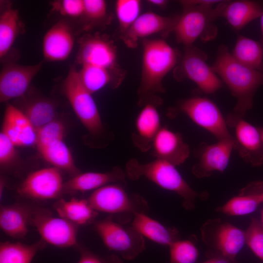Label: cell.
<instances>
[{"label":"cell","mask_w":263,"mask_h":263,"mask_svg":"<svg viewBox=\"0 0 263 263\" xmlns=\"http://www.w3.org/2000/svg\"><path fill=\"white\" fill-rule=\"evenodd\" d=\"M141 5V1L139 0L116 1L115 12L122 36L140 15Z\"/></svg>","instance_id":"obj_34"},{"label":"cell","mask_w":263,"mask_h":263,"mask_svg":"<svg viewBox=\"0 0 263 263\" xmlns=\"http://www.w3.org/2000/svg\"><path fill=\"white\" fill-rule=\"evenodd\" d=\"M179 109L197 125L209 132L218 141L233 139L226 120L217 106L209 99L202 97L189 98L180 103Z\"/></svg>","instance_id":"obj_8"},{"label":"cell","mask_w":263,"mask_h":263,"mask_svg":"<svg viewBox=\"0 0 263 263\" xmlns=\"http://www.w3.org/2000/svg\"><path fill=\"white\" fill-rule=\"evenodd\" d=\"M65 127L63 123L54 120L36 130L37 148L45 146L58 140L63 139Z\"/></svg>","instance_id":"obj_36"},{"label":"cell","mask_w":263,"mask_h":263,"mask_svg":"<svg viewBox=\"0 0 263 263\" xmlns=\"http://www.w3.org/2000/svg\"><path fill=\"white\" fill-rule=\"evenodd\" d=\"M64 184L59 169L44 168L29 174L17 191L20 196L32 200H51L63 193Z\"/></svg>","instance_id":"obj_12"},{"label":"cell","mask_w":263,"mask_h":263,"mask_svg":"<svg viewBox=\"0 0 263 263\" xmlns=\"http://www.w3.org/2000/svg\"><path fill=\"white\" fill-rule=\"evenodd\" d=\"M245 237L249 247L263 262V228L261 222L252 219L245 232Z\"/></svg>","instance_id":"obj_37"},{"label":"cell","mask_w":263,"mask_h":263,"mask_svg":"<svg viewBox=\"0 0 263 263\" xmlns=\"http://www.w3.org/2000/svg\"></svg>","instance_id":"obj_48"},{"label":"cell","mask_w":263,"mask_h":263,"mask_svg":"<svg viewBox=\"0 0 263 263\" xmlns=\"http://www.w3.org/2000/svg\"><path fill=\"white\" fill-rule=\"evenodd\" d=\"M115 221L112 216L97 221L94 229L105 246L127 260H132L145 249L144 237L132 226Z\"/></svg>","instance_id":"obj_7"},{"label":"cell","mask_w":263,"mask_h":263,"mask_svg":"<svg viewBox=\"0 0 263 263\" xmlns=\"http://www.w3.org/2000/svg\"><path fill=\"white\" fill-rule=\"evenodd\" d=\"M207 55L192 46L187 47L180 66L182 77L193 81L205 93L214 94L223 87L221 79L207 62Z\"/></svg>","instance_id":"obj_11"},{"label":"cell","mask_w":263,"mask_h":263,"mask_svg":"<svg viewBox=\"0 0 263 263\" xmlns=\"http://www.w3.org/2000/svg\"><path fill=\"white\" fill-rule=\"evenodd\" d=\"M178 53L161 39L143 42L142 72L138 93L140 102L148 96L164 92L162 80L176 64Z\"/></svg>","instance_id":"obj_2"},{"label":"cell","mask_w":263,"mask_h":263,"mask_svg":"<svg viewBox=\"0 0 263 263\" xmlns=\"http://www.w3.org/2000/svg\"><path fill=\"white\" fill-rule=\"evenodd\" d=\"M132 226L143 237L161 245L169 246L173 242L179 240L176 229L166 227L148 216L147 213L135 215Z\"/></svg>","instance_id":"obj_25"},{"label":"cell","mask_w":263,"mask_h":263,"mask_svg":"<svg viewBox=\"0 0 263 263\" xmlns=\"http://www.w3.org/2000/svg\"><path fill=\"white\" fill-rule=\"evenodd\" d=\"M261 225L263 226V209L262 210V214H261Z\"/></svg>","instance_id":"obj_47"},{"label":"cell","mask_w":263,"mask_h":263,"mask_svg":"<svg viewBox=\"0 0 263 263\" xmlns=\"http://www.w3.org/2000/svg\"><path fill=\"white\" fill-rule=\"evenodd\" d=\"M83 15L88 20L97 21L104 19L107 15V4L103 0H84Z\"/></svg>","instance_id":"obj_39"},{"label":"cell","mask_w":263,"mask_h":263,"mask_svg":"<svg viewBox=\"0 0 263 263\" xmlns=\"http://www.w3.org/2000/svg\"><path fill=\"white\" fill-rule=\"evenodd\" d=\"M135 121V132L132 135L134 145L143 151L151 148L161 127L159 113L154 103L144 104Z\"/></svg>","instance_id":"obj_21"},{"label":"cell","mask_w":263,"mask_h":263,"mask_svg":"<svg viewBox=\"0 0 263 263\" xmlns=\"http://www.w3.org/2000/svg\"><path fill=\"white\" fill-rule=\"evenodd\" d=\"M260 22H261V43L263 46V12L262 13L261 16H260Z\"/></svg>","instance_id":"obj_45"},{"label":"cell","mask_w":263,"mask_h":263,"mask_svg":"<svg viewBox=\"0 0 263 263\" xmlns=\"http://www.w3.org/2000/svg\"><path fill=\"white\" fill-rule=\"evenodd\" d=\"M24 32V26L17 9L8 5L0 16V57L9 53L18 36Z\"/></svg>","instance_id":"obj_27"},{"label":"cell","mask_w":263,"mask_h":263,"mask_svg":"<svg viewBox=\"0 0 263 263\" xmlns=\"http://www.w3.org/2000/svg\"><path fill=\"white\" fill-rule=\"evenodd\" d=\"M126 174L120 167L107 172L79 173L64 183L63 193H73L96 190L107 185L125 183Z\"/></svg>","instance_id":"obj_20"},{"label":"cell","mask_w":263,"mask_h":263,"mask_svg":"<svg viewBox=\"0 0 263 263\" xmlns=\"http://www.w3.org/2000/svg\"><path fill=\"white\" fill-rule=\"evenodd\" d=\"M178 17H165L152 12L140 15L122 36L124 42L128 47L133 48L140 38L159 33L168 34L173 31Z\"/></svg>","instance_id":"obj_16"},{"label":"cell","mask_w":263,"mask_h":263,"mask_svg":"<svg viewBox=\"0 0 263 263\" xmlns=\"http://www.w3.org/2000/svg\"><path fill=\"white\" fill-rule=\"evenodd\" d=\"M150 4L157 6H163L165 5L167 2L164 0H150L148 1Z\"/></svg>","instance_id":"obj_44"},{"label":"cell","mask_w":263,"mask_h":263,"mask_svg":"<svg viewBox=\"0 0 263 263\" xmlns=\"http://www.w3.org/2000/svg\"><path fill=\"white\" fill-rule=\"evenodd\" d=\"M222 0H195L182 1L181 3L184 6L203 5V6H215Z\"/></svg>","instance_id":"obj_42"},{"label":"cell","mask_w":263,"mask_h":263,"mask_svg":"<svg viewBox=\"0 0 263 263\" xmlns=\"http://www.w3.org/2000/svg\"><path fill=\"white\" fill-rule=\"evenodd\" d=\"M41 67L42 62L31 65H5L0 74V102L23 96Z\"/></svg>","instance_id":"obj_14"},{"label":"cell","mask_w":263,"mask_h":263,"mask_svg":"<svg viewBox=\"0 0 263 263\" xmlns=\"http://www.w3.org/2000/svg\"><path fill=\"white\" fill-rule=\"evenodd\" d=\"M56 109V105L52 100L37 98L25 104L23 113L37 130L55 120Z\"/></svg>","instance_id":"obj_32"},{"label":"cell","mask_w":263,"mask_h":263,"mask_svg":"<svg viewBox=\"0 0 263 263\" xmlns=\"http://www.w3.org/2000/svg\"><path fill=\"white\" fill-rule=\"evenodd\" d=\"M234 130V150L246 163L254 167L263 164V142L258 128L244 119L237 121Z\"/></svg>","instance_id":"obj_15"},{"label":"cell","mask_w":263,"mask_h":263,"mask_svg":"<svg viewBox=\"0 0 263 263\" xmlns=\"http://www.w3.org/2000/svg\"><path fill=\"white\" fill-rule=\"evenodd\" d=\"M114 71L99 67L85 65L78 71L81 80L85 88L92 94L109 84L115 87L119 84L115 80Z\"/></svg>","instance_id":"obj_33"},{"label":"cell","mask_w":263,"mask_h":263,"mask_svg":"<svg viewBox=\"0 0 263 263\" xmlns=\"http://www.w3.org/2000/svg\"><path fill=\"white\" fill-rule=\"evenodd\" d=\"M74 45L72 30L65 21H59L45 34L42 43L44 58L48 61H60L70 56Z\"/></svg>","instance_id":"obj_18"},{"label":"cell","mask_w":263,"mask_h":263,"mask_svg":"<svg viewBox=\"0 0 263 263\" xmlns=\"http://www.w3.org/2000/svg\"><path fill=\"white\" fill-rule=\"evenodd\" d=\"M231 54L236 60L243 65L263 71V46L260 42L239 36Z\"/></svg>","instance_id":"obj_29"},{"label":"cell","mask_w":263,"mask_h":263,"mask_svg":"<svg viewBox=\"0 0 263 263\" xmlns=\"http://www.w3.org/2000/svg\"><path fill=\"white\" fill-rule=\"evenodd\" d=\"M30 224L36 228L46 243L59 247L77 245L78 225L59 216L55 217L46 209L32 210Z\"/></svg>","instance_id":"obj_9"},{"label":"cell","mask_w":263,"mask_h":263,"mask_svg":"<svg viewBox=\"0 0 263 263\" xmlns=\"http://www.w3.org/2000/svg\"><path fill=\"white\" fill-rule=\"evenodd\" d=\"M58 216L77 225H85L97 215L88 200L72 198L69 201L60 199L53 205Z\"/></svg>","instance_id":"obj_26"},{"label":"cell","mask_w":263,"mask_h":263,"mask_svg":"<svg viewBox=\"0 0 263 263\" xmlns=\"http://www.w3.org/2000/svg\"><path fill=\"white\" fill-rule=\"evenodd\" d=\"M215 245L221 255L234 260L245 243V232L229 223L220 225L215 234Z\"/></svg>","instance_id":"obj_28"},{"label":"cell","mask_w":263,"mask_h":263,"mask_svg":"<svg viewBox=\"0 0 263 263\" xmlns=\"http://www.w3.org/2000/svg\"><path fill=\"white\" fill-rule=\"evenodd\" d=\"M263 12V1L241 0L228 1L222 17L235 29L241 30Z\"/></svg>","instance_id":"obj_24"},{"label":"cell","mask_w":263,"mask_h":263,"mask_svg":"<svg viewBox=\"0 0 263 263\" xmlns=\"http://www.w3.org/2000/svg\"><path fill=\"white\" fill-rule=\"evenodd\" d=\"M263 182H251L240 191L238 196L232 198L217 210L233 216L250 214L263 202Z\"/></svg>","instance_id":"obj_22"},{"label":"cell","mask_w":263,"mask_h":263,"mask_svg":"<svg viewBox=\"0 0 263 263\" xmlns=\"http://www.w3.org/2000/svg\"><path fill=\"white\" fill-rule=\"evenodd\" d=\"M234 260H231L222 256L211 258L203 263H234Z\"/></svg>","instance_id":"obj_43"},{"label":"cell","mask_w":263,"mask_h":263,"mask_svg":"<svg viewBox=\"0 0 263 263\" xmlns=\"http://www.w3.org/2000/svg\"><path fill=\"white\" fill-rule=\"evenodd\" d=\"M51 10L62 16L76 18L83 16L84 0H59L50 3Z\"/></svg>","instance_id":"obj_38"},{"label":"cell","mask_w":263,"mask_h":263,"mask_svg":"<svg viewBox=\"0 0 263 263\" xmlns=\"http://www.w3.org/2000/svg\"><path fill=\"white\" fill-rule=\"evenodd\" d=\"M228 2L222 0L215 6H184L173 30L176 41L187 47L199 38L206 41L214 38L217 29L213 22L222 17Z\"/></svg>","instance_id":"obj_4"},{"label":"cell","mask_w":263,"mask_h":263,"mask_svg":"<svg viewBox=\"0 0 263 263\" xmlns=\"http://www.w3.org/2000/svg\"><path fill=\"white\" fill-rule=\"evenodd\" d=\"M32 210L19 205L1 206L0 226L8 236L16 239L24 238L28 233Z\"/></svg>","instance_id":"obj_23"},{"label":"cell","mask_w":263,"mask_h":263,"mask_svg":"<svg viewBox=\"0 0 263 263\" xmlns=\"http://www.w3.org/2000/svg\"><path fill=\"white\" fill-rule=\"evenodd\" d=\"M42 240L31 244L2 242L0 244V263H31L37 253L43 249Z\"/></svg>","instance_id":"obj_31"},{"label":"cell","mask_w":263,"mask_h":263,"mask_svg":"<svg viewBox=\"0 0 263 263\" xmlns=\"http://www.w3.org/2000/svg\"><path fill=\"white\" fill-rule=\"evenodd\" d=\"M41 156L50 164L74 176L80 173L73 156L63 139L58 140L38 148Z\"/></svg>","instance_id":"obj_30"},{"label":"cell","mask_w":263,"mask_h":263,"mask_svg":"<svg viewBox=\"0 0 263 263\" xmlns=\"http://www.w3.org/2000/svg\"><path fill=\"white\" fill-rule=\"evenodd\" d=\"M126 174L131 179L135 180L144 177L162 188L173 191L183 199V205L188 210L195 207L198 193L184 180L175 166L158 158L147 163H141L135 159L126 164Z\"/></svg>","instance_id":"obj_3"},{"label":"cell","mask_w":263,"mask_h":263,"mask_svg":"<svg viewBox=\"0 0 263 263\" xmlns=\"http://www.w3.org/2000/svg\"><path fill=\"white\" fill-rule=\"evenodd\" d=\"M87 200L96 211L123 216L129 220L136 214L147 213L149 210L148 203L142 196L128 194L120 184L107 185L95 190Z\"/></svg>","instance_id":"obj_5"},{"label":"cell","mask_w":263,"mask_h":263,"mask_svg":"<svg viewBox=\"0 0 263 263\" xmlns=\"http://www.w3.org/2000/svg\"><path fill=\"white\" fill-rule=\"evenodd\" d=\"M169 263H195L199 252L195 244L189 240H177L169 246Z\"/></svg>","instance_id":"obj_35"},{"label":"cell","mask_w":263,"mask_h":263,"mask_svg":"<svg viewBox=\"0 0 263 263\" xmlns=\"http://www.w3.org/2000/svg\"><path fill=\"white\" fill-rule=\"evenodd\" d=\"M1 132L15 146H30L36 143V130L23 112L10 104L6 107Z\"/></svg>","instance_id":"obj_19"},{"label":"cell","mask_w":263,"mask_h":263,"mask_svg":"<svg viewBox=\"0 0 263 263\" xmlns=\"http://www.w3.org/2000/svg\"><path fill=\"white\" fill-rule=\"evenodd\" d=\"M211 67L237 100L233 110L225 119L228 127L232 128L252 109L254 95L263 85V72L251 69L238 62L225 45L219 47L216 60Z\"/></svg>","instance_id":"obj_1"},{"label":"cell","mask_w":263,"mask_h":263,"mask_svg":"<svg viewBox=\"0 0 263 263\" xmlns=\"http://www.w3.org/2000/svg\"><path fill=\"white\" fill-rule=\"evenodd\" d=\"M77 246L80 253L79 259L77 263H123L116 255L101 257L84 246L78 245Z\"/></svg>","instance_id":"obj_40"},{"label":"cell","mask_w":263,"mask_h":263,"mask_svg":"<svg viewBox=\"0 0 263 263\" xmlns=\"http://www.w3.org/2000/svg\"><path fill=\"white\" fill-rule=\"evenodd\" d=\"M233 150V139L218 140L211 144L201 143L195 150L198 161L191 169L192 173L198 178H205L215 171L223 172L228 165Z\"/></svg>","instance_id":"obj_13"},{"label":"cell","mask_w":263,"mask_h":263,"mask_svg":"<svg viewBox=\"0 0 263 263\" xmlns=\"http://www.w3.org/2000/svg\"><path fill=\"white\" fill-rule=\"evenodd\" d=\"M151 148L156 158L166 160L175 166L183 163L190 154L189 146L181 134L166 127L159 131Z\"/></svg>","instance_id":"obj_17"},{"label":"cell","mask_w":263,"mask_h":263,"mask_svg":"<svg viewBox=\"0 0 263 263\" xmlns=\"http://www.w3.org/2000/svg\"><path fill=\"white\" fill-rule=\"evenodd\" d=\"M15 146L2 132L0 133V164L1 166L10 164L16 156Z\"/></svg>","instance_id":"obj_41"},{"label":"cell","mask_w":263,"mask_h":263,"mask_svg":"<svg viewBox=\"0 0 263 263\" xmlns=\"http://www.w3.org/2000/svg\"><path fill=\"white\" fill-rule=\"evenodd\" d=\"M63 92L75 113L88 132L97 136L104 126L96 106L91 94L83 85L78 71L72 66L62 84Z\"/></svg>","instance_id":"obj_6"},{"label":"cell","mask_w":263,"mask_h":263,"mask_svg":"<svg viewBox=\"0 0 263 263\" xmlns=\"http://www.w3.org/2000/svg\"><path fill=\"white\" fill-rule=\"evenodd\" d=\"M263 142V127L258 128Z\"/></svg>","instance_id":"obj_46"},{"label":"cell","mask_w":263,"mask_h":263,"mask_svg":"<svg viewBox=\"0 0 263 263\" xmlns=\"http://www.w3.org/2000/svg\"><path fill=\"white\" fill-rule=\"evenodd\" d=\"M79 44L78 64L117 71L116 48L108 37L97 33L87 34L80 39Z\"/></svg>","instance_id":"obj_10"}]
</instances>
